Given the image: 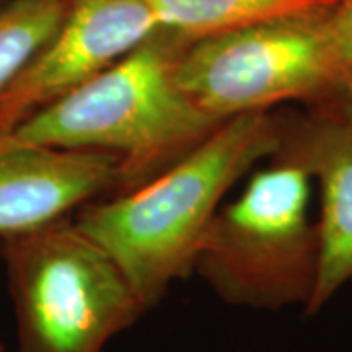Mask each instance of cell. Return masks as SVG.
<instances>
[{"label":"cell","instance_id":"13","mask_svg":"<svg viewBox=\"0 0 352 352\" xmlns=\"http://www.w3.org/2000/svg\"><path fill=\"white\" fill-rule=\"evenodd\" d=\"M0 352H6V351H4V346H2V344H0Z\"/></svg>","mask_w":352,"mask_h":352},{"label":"cell","instance_id":"5","mask_svg":"<svg viewBox=\"0 0 352 352\" xmlns=\"http://www.w3.org/2000/svg\"><path fill=\"white\" fill-rule=\"evenodd\" d=\"M329 10L196 39L178 59L176 80L196 108L219 122L284 102L321 106L344 80Z\"/></svg>","mask_w":352,"mask_h":352},{"label":"cell","instance_id":"6","mask_svg":"<svg viewBox=\"0 0 352 352\" xmlns=\"http://www.w3.org/2000/svg\"><path fill=\"white\" fill-rule=\"evenodd\" d=\"M159 30L145 0H69L63 22L0 94V138Z\"/></svg>","mask_w":352,"mask_h":352},{"label":"cell","instance_id":"4","mask_svg":"<svg viewBox=\"0 0 352 352\" xmlns=\"http://www.w3.org/2000/svg\"><path fill=\"white\" fill-rule=\"evenodd\" d=\"M311 176L272 157L239 198L223 204L201 241L194 272L233 307L278 311L311 300L319 231L309 219Z\"/></svg>","mask_w":352,"mask_h":352},{"label":"cell","instance_id":"7","mask_svg":"<svg viewBox=\"0 0 352 352\" xmlns=\"http://www.w3.org/2000/svg\"><path fill=\"white\" fill-rule=\"evenodd\" d=\"M272 157L300 164L321 188L319 270L305 314H319L352 284V129L327 113H280ZM270 157V159H272Z\"/></svg>","mask_w":352,"mask_h":352},{"label":"cell","instance_id":"3","mask_svg":"<svg viewBox=\"0 0 352 352\" xmlns=\"http://www.w3.org/2000/svg\"><path fill=\"white\" fill-rule=\"evenodd\" d=\"M16 352H104L147 309L113 258L67 215L0 239Z\"/></svg>","mask_w":352,"mask_h":352},{"label":"cell","instance_id":"8","mask_svg":"<svg viewBox=\"0 0 352 352\" xmlns=\"http://www.w3.org/2000/svg\"><path fill=\"white\" fill-rule=\"evenodd\" d=\"M120 188L110 153L22 147L0 151V239L78 212Z\"/></svg>","mask_w":352,"mask_h":352},{"label":"cell","instance_id":"9","mask_svg":"<svg viewBox=\"0 0 352 352\" xmlns=\"http://www.w3.org/2000/svg\"><path fill=\"white\" fill-rule=\"evenodd\" d=\"M159 30L196 41L278 18L325 12L339 0H145Z\"/></svg>","mask_w":352,"mask_h":352},{"label":"cell","instance_id":"12","mask_svg":"<svg viewBox=\"0 0 352 352\" xmlns=\"http://www.w3.org/2000/svg\"><path fill=\"white\" fill-rule=\"evenodd\" d=\"M311 110L327 113L337 122H340L342 126L352 129V73L340 82L337 92L327 102H323L321 106H315Z\"/></svg>","mask_w":352,"mask_h":352},{"label":"cell","instance_id":"1","mask_svg":"<svg viewBox=\"0 0 352 352\" xmlns=\"http://www.w3.org/2000/svg\"><path fill=\"white\" fill-rule=\"evenodd\" d=\"M278 145L280 113L235 116L149 182L82 206L75 223L112 256L149 311L194 272L227 192Z\"/></svg>","mask_w":352,"mask_h":352},{"label":"cell","instance_id":"11","mask_svg":"<svg viewBox=\"0 0 352 352\" xmlns=\"http://www.w3.org/2000/svg\"><path fill=\"white\" fill-rule=\"evenodd\" d=\"M327 28L346 78L352 73V0H339L329 10Z\"/></svg>","mask_w":352,"mask_h":352},{"label":"cell","instance_id":"10","mask_svg":"<svg viewBox=\"0 0 352 352\" xmlns=\"http://www.w3.org/2000/svg\"><path fill=\"white\" fill-rule=\"evenodd\" d=\"M69 0L0 2V94L55 36Z\"/></svg>","mask_w":352,"mask_h":352},{"label":"cell","instance_id":"2","mask_svg":"<svg viewBox=\"0 0 352 352\" xmlns=\"http://www.w3.org/2000/svg\"><path fill=\"white\" fill-rule=\"evenodd\" d=\"M190 39L157 30L135 50L0 138V151L51 147L110 153L120 159V188L164 173L223 122L182 92L176 65Z\"/></svg>","mask_w":352,"mask_h":352},{"label":"cell","instance_id":"14","mask_svg":"<svg viewBox=\"0 0 352 352\" xmlns=\"http://www.w3.org/2000/svg\"><path fill=\"white\" fill-rule=\"evenodd\" d=\"M0 2H2V0H0Z\"/></svg>","mask_w":352,"mask_h":352}]
</instances>
